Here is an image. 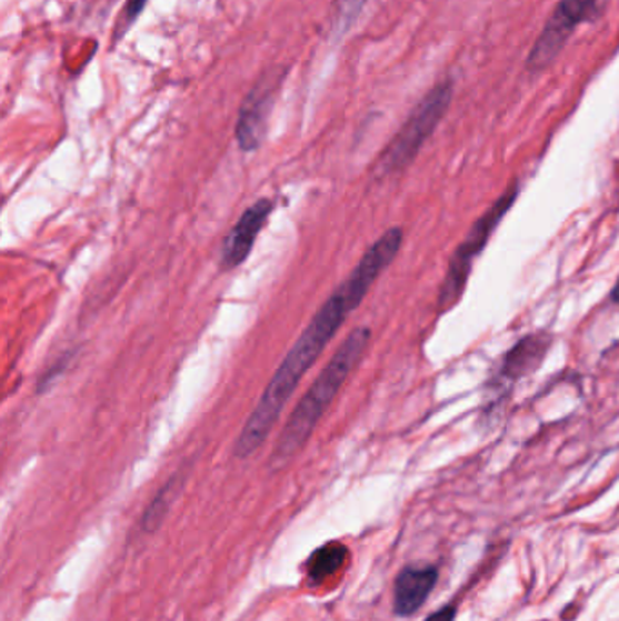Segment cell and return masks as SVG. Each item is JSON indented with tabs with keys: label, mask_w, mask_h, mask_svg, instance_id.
Here are the masks:
<instances>
[{
	"label": "cell",
	"mask_w": 619,
	"mask_h": 621,
	"mask_svg": "<svg viewBox=\"0 0 619 621\" xmlns=\"http://www.w3.org/2000/svg\"><path fill=\"white\" fill-rule=\"evenodd\" d=\"M362 302L363 300L357 297L346 282H342L340 288L326 300L322 308L318 309L291 351L278 365L273 378L269 380L268 388L258 400L257 408L253 409V413L243 425L242 433L238 437L234 457H251L268 440L303 374L315 365L329 342L335 339L338 329L342 328L347 317Z\"/></svg>",
	"instance_id": "cell-1"
},
{
	"label": "cell",
	"mask_w": 619,
	"mask_h": 621,
	"mask_svg": "<svg viewBox=\"0 0 619 621\" xmlns=\"http://www.w3.org/2000/svg\"><path fill=\"white\" fill-rule=\"evenodd\" d=\"M369 340H371L369 328L352 329L351 333L347 334L337 353L332 354L331 360L323 365L322 373L318 374L311 388L300 398L297 408L292 409L291 417L288 418L271 454V468L280 469L288 465L292 458L302 451L303 445L315 433L318 422L342 391L349 374L357 369L358 363L362 362Z\"/></svg>",
	"instance_id": "cell-2"
},
{
	"label": "cell",
	"mask_w": 619,
	"mask_h": 621,
	"mask_svg": "<svg viewBox=\"0 0 619 621\" xmlns=\"http://www.w3.org/2000/svg\"><path fill=\"white\" fill-rule=\"evenodd\" d=\"M452 93L455 88L451 82H440L421 99L420 104L409 114L406 124L401 126L397 137L378 159L377 173L380 177L403 171L412 160L417 159L427 139L435 133L441 119L446 117L451 106Z\"/></svg>",
	"instance_id": "cell-3"
},
{
	"label": "cell",
	"mask_w": 619,
	"mask_h": 621,
	"mask_svg": "<svg viewBox=\"0 0 619 621\" xmlns=\"http://www.w3.org/2000/svg\"><path fill=\"white\" fill-rule=\"evenodd\" d=\"M520 193L518 182L510 184L506 193L498 197L495 204L476 220L466 239L461 240V244L456 248L452 254L449 269H447L446 279L441 283L440 297H438V309L440 313H447L449 309L455 308L460 302L461 294L466 291L469 274H471L475 260L480 257L481 251L489 244L492 233H495L501 220L506 219L509 209L515 204Z\"/></svg>",
	"instance_id": "cell-4"
},
{
	"label": "cell",
	"mask_w": 619,
	"mask_h": 621,
	"mask_svg": "<svg viewBox=\"0 0 619 621\" xmlns=\"http://www.w3.org/2000/svg\"><path fill=\"white\" fill-rule=\"evenodd\" d=\"M596 13H598L596 0H561L530 50L527 70L530 73L547 70L558 59L576 28L592 19Z\"/></svg>",
	"instance_id": "cell-5"
},
{
	"label": "cell",
	"mask_w": 619,
	"mask_h": 621,
	"mask_svg": "<svg viewBox=\"0 0 619 621\" xmlns=\"http://www.w3.org/2000/svg\"><path fill=\"white\" fill-rule=\"evenodd\" d=\"M273 200L260 199L249 206L238 219L237 224L229 231L222 244V268L234 269L248 259L253 251L254 242L269 217L273 213Z\"/></svg>",
	"instance_id": "cell-6"
},
{
	"label": "cell",
	"mask_w": 619,
	"mask_h": 621,
	"mask_svg": "<svg viewBox=\"0 0 619 621\" xmlns=\"http://www.w3.org/2000/svg\"><path fill=\"white\" fill-rule=\"evenodd\" d=\"M274 82L258 84L243 102L237 124L238 146L243 151H254L262 144L268 131L269 113L273 106Z\"/></svg>",
	"instance_id": "cell-7"
},
{
	"label": "cell",
	"mask_w": 619,
	"mask_h": 621,
	"mask_svg": "<svg viewBox=\"0 0 619 621\" xmlns=\"http://www.w3.org/2000/svg\"><path fill=\"white\" fill-rule=\"evenodd\" d=\"M437 582L435 567H406L395 582V612L398 617L415 614L427 602Z\"/></svg>",
	"instance_id": "cell-8"
},
{
	"label": "cell",
	"mask_w": 619,
	"mask_h": 621,
	"mask_svg": "<svg viewBox=\"0 0 619 621\" xmlns=\"http://www.w3.org/2000/svg\"><path fill=\"white\" fill-rule=\"evenodd\" d=\"M550 345H552V337L547 333L529 334L526 339H521L503 358L500 377L507 382H516L532 373L540 368L543 358L549 353Z\"/></svg>",
	"instance_id": "cell-9"
},
{
	"label": "cell",
	"mask_w": 619,
	"mask_h": 621,
	"mask_svg": "<svg viewBox=\"0 0 619 621\" xmlns=\"http://www.w3.org/2000/svg\"><path fill=\"white\" fill-rule=\"evenodd\" d=\"M347 549L342 543H328L320 547L308 563V578L312 583H320L331 577L346 563Z\"/></svg>",
	"instance_id": "cell-10"
},
{
	"label": "cell",
	"mask_w": 619,
	"mask_h": 621,
	"mask_svg": "<svg viewBox=\"0 0 619 621\" xmlns=\"http://www.w3.org/2000/svg\"><path fill=\"white\" fill-rule=\"evenodd\" d=\"M177 489V480H171V482L166 485L162 491H160L159 497L154 498V502L149 505L148 512L144 514V528H157L162 518L166 517L169 505H171V500H173V492Z\"/></svg>",
	"instance_id": "cell-11"
},
{
	"label": "cell",
	"mask_w": 619,
	"mask_h": 621,
	"mask_svg": "<svg viewBox=\"0 0 619 621\" xmlns=\"http://www.w3.org/2000/svg\"><path fill=\"white\" fill-rule=\"evenodd\" d=\"M366 0H342L340 2V11H338V19L342 20V24H351V20L358 16V11L362 10Z\"/></svg>",
	"instance_id": "cell-12"
},
{
	"label": "cell",
	"mask_w": 619,
	"mask_h": 621,
	"mask_svg": "<svg viewBox=\"0 0 619 621\" xmlns=\"http://www.w3.org/2000/svg\"><path fill=\"white\" fill-rule=\"evenodd\" d=\"M456 609L455 607H443L440 611L435 612L431 617L423 621H455Z\"/></svg>",
	"instance_id": "cell-13"
},
{
	"label": "cell",
	"mask_w": 619,
	"mask_h": 621,
	"mask_svg": "<svg viewBox=\"0 0 619 621\" xmlns=\"http://www.w3.org/2000/svg\"><path fill=\"white\" fill-rule=\"evenodd\" d=\"M610 300L619 306V277L618 280H616L615 288L610 291Z\"/></svg>",
	"instance_id": "cell-14"
}]
</instances>
